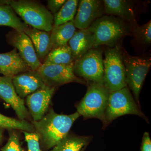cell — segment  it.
I'll list each match as a JSON object with an SVG mask.
<instances>
[{"label":"cell","mask_w":151,"mask_h":151,"mask_svg":"<svg viewBox=\"0 0 151 151\" xmlns=\"http://www.w3.org/2000/svg\"><path fill=\"white\" fill-rule=\"evenodd\" d=\"M24 33L30 38L38 57L42 63L44 59L52 48L50 32L28 26Z\"/></svg>","instance_id":"cell-18"},{"label":"cell","mask_w":151,"mask_h":151,"mask_svg":"<svg viewBox=\"0 0 151 151\" xmlns=\"http://www.w3.org/2000/svg\"><path fill=\"white\" fill-rule=\"evenodd\" d=\"M32 70L21 56L17 49L0 53V73L4 76L13 77L19 73Z\"/></svg>","instance_id":"cell-15"},{"label":"cell","mask_w":151,"mask_h":151,"mask_svg":"<svg viewBox=\"0 0 151 151\" xmlns=\"http://www.w3.org/2000/svg\"><path fill=\"white\" fill-rule=\"evenodd\" d=\"M128 114L137 115L148 122L147 118L135 102L128 86L110 92L102 122L103 127L106 128L115 119Z\"/></svg>","instance_id":"cell-4"},{"label":"cell","mask_w":151,"mask_h":151,"mask_svg":"<svg viewBox=\"0 0 151 151\" xmlns=\"http://www.w3.org/2000/svg\"><path fill=\"white\" fill-rule=\"evenodd\" d=\"M8 43L18 50L22 59L32 70H37L42 63L39 59L30 38L24 32L12 30L7 35Z\"/></svg>","instance_id":"cell-10"},{"label":"cell","mask_w":151,"mask_h":151,"mask_svg":"<svg viewBox=\"0 0 151 151\" xmlns=\"http://www.w3.org/2000/svg\"><path fill=\"white\" fill-rule=\"evenodd\" d=\"M79 2L78 0H68L53 15V26H57L73 21Z\"/></svg>","instance_id":"cell-23"},{"label":"cell","mask_w":151,"mask_h":151,"mask_svg":"<svg viewBox=\"0 0 151 151\" xmlns=\"http://www.w3.org/2000/svg\"><path fill=\"white\" fill-rule=\"evenodd\" d=\"M56 89L46 85L27 97V105L33 121H40L45 115Z\"/></svg>","instance_id":"cell-12"},{"label":"cell","mask_w":151,"mask_h":151,"mask_svg":"<svg viewBox=\"0 0 151 151\" xmlns=\"http://www.w3.org/2000/svg\"><path fill=\"white\" fill-rule=\"evenodd\" d=\"M92 139V137L68 133L50 151H80L89 144Z\"/></svg>","instance_id":"cell-22"},{"label":"cell","mask_w":151,"mask_h":151,"mask_svg":"<svg viewBox=\"0 0 151 151\" xmlns=\"http://www.w3.org/2000/svg\"><path fill=\"white\" fill-rule=\"evenodd\" d=\"M76 32L73 20L66 23L53 26L50 32V40L52 48L68 45V42Z\"/></svg>","instance_id":"cell-20"},{"label":"cell","mask_w":151,"mask_h":151,"mask_svg":"<svg viewBox=\"0 0 151 151\" xmlns=\"http://www.w3.org/2000/svg\"><path fill=\"white\" fill-rule=\"evenodd\" d=\"M104 13L118 17L129 24L137 22L135 17L134 4L126 0H104Z\"/></svg>","instance_id":"cell-16"},{"label":"cell","mask_w":151,"mask_h":151,"mask_svg":"<svg viewBox=\"0 0 151 151\" xmlns=\"http://www.w3.org/2000/svg\"><path fill=\"white\" fill-rule=\"evenodd\" d=\"M92 48L73 63L76 76L87 82L104 84L103 50Z\"/></svg>","instance_id":"cell-8"},{"label":"cell","mask_w":151,"mask_h":151,"mask_svg":"<svg viewBox=\"0 0 151 151\" xmlns=\"http://www.w3.org/2000/svg\"><path fill=\"white\" fill-rule=\"evenodd\" d=\"M74 60L68 45L52 47L45 57L42 64L73 65Z\"/></svg>","instance_id":"cell-21"},{"label":"cell","mask_w":151,"mask_h":151,"mask_svg":"<svg viewBox=\"0 0 151 151\" xmlns=\"http://www.w3.org/2000/svg\"><path fill=\"white\" fill-rule=\"evenodd\" d=\"M77 14L73 22L79 30L88 28L97 19L104 14L103 1L100 0L79 1Z\"/></svg>","instance_id":"cell-11"},{"label":"cell","mask_w":151,"mask_h":151,"mask_svg":"<svg viewBox=\"0 0 151 151\" xmlns=\"http://www.w3.org/2000/svg\"><path fill=\"white\" fill-rule=\"evenodd\" d=\"M1 151H24L22 148L18 135L15 132H10L6 144L1 149Z\"/></svg>","instance_id":"cell-27"},{"label":"cell","mask_w":151,"mask_h":151,"mask_svg":"<svg viewBox=\"0 0 151 151\" xmlns=\"http://www.w3.org/2000/svg\"><path fill=\"white\" fill-rule=\"evenodd\" d=\"M94 37L93 48L105 45L113 47L127 36L132 35L129 24L113 16H103L88 28Z\"/></svg>","instance_id":"cell-2"},{"label":"cell","mask_w":151,"mask_h":151,"mask_svg":"<svg viewBox=\"0 0 151 151\" xmlns=\"http://www.w3.org/2000/svg\"><path fill=\"white\" fill-rule=\"evenodd\" d=\"M121 51L127 86L133 92L139 105L141 89L147 74L150 69L151 57L144 55L133 56L129 54L122 45Z\"/></svg>","instance_id":"cell-6"},{"label":"cell","mask_w":151,"mask_h":151,"mask_svg":"<svg viewBox=\"0 0 151 151\" xmlns=\"http://www.w3.org/2000/svg\"><path fill=\"white\" fill-rule=\"evenodd\" d=\"M12 81L17 94L22 99L46 86L37 70L19 73L13 77Z\"/></svg>","instance_id":"cell-14"},{"label":"cell","mask_w":151,"mask_h":151,"mask_svg":"<svg viewBox=\"0 0 151 151\" xmlns=\"http://www.w3.org/2000/svg\"><path fill=\"white\" fill-rule=\"evenodd\" d=\"M87 86L86 94L76 105V112L84 120L96 118L103 122L110 92L104 84L89 82Z\"/></svg>","instance_id":"cell-5"},{"label":"cell","mask_w":151,"mask_h":151,"mask_svg":"<svg viewBox=\"0 0 151 151\" xmlns=\"http://www.w3.org/2000/svg\"><path fill=\"white\" fill-rule=\"evenodd\" d=\"M3 129H0V142L2 138L3 134Z\"/></svg>","instance_id":"cell-30"},{"label":"cell","mask_w":151,"mask_h":151,"mask_svg":"<svg viewBox=\"0 0 151 151\" xmlns=\"http://www.w3.org/2000/svg\"><path fill=\"white\" fill-rule=\"evenodd\" d=\"M0 97L10 105L20 120H24L29 116L24 100L17 94L12 78L0 76Z\"/></svg>","instance_id":"cell-13"},{"label":"cell","mask_w":151,"mask_h":151,"mask_svg":"<svg viewBox=\"0 0 151 151\" xmlns=\"http://www.w3.org/2000/svg\"><path fill=\"white\" fill-rule=\"evenodd\" d=\"M130 30L135 41L142 47H147L151 43V20L142 25L138 23L130 25Z\"/></svg>","instance_id":"cell-24"},{"label":"cell","mask_w":151,"mask_h":151,"mask_svg":"<svg viewBox=\"0 0 151 151\" xmlns=\"http://www.w3.org/2000/svg\"><path fill=\"white\" fill-rule=\"evenodd\" d=\"M66 1V0H48L47 1V9L52 14L55 15L61 9Z\"/></svg>","instance_id":"cell-28"},{"label":"cell","mask_w":151,"mask_h":151,"mask_svg":"<svg viewBox=\"0 0 151 151\" xmlns=\"http://www.w3.org/2000/svg\"><path fill=\"white\" fill-rule=\"evenodd\" d=\"M94 41V35L89 29L76 32L68 43L74 61L93 48Z\"/></svg>","instance_id":"cell-17"},{"label":"cell","mask_w":151,"mask_h":151,"mask_svg":"<svg viewBox=\"0 0 151 151\" xmlns=\"http://www.w3.org/2000/svg\"><path fill=\"white\" fill-rule=\"evenodd\" d=\"M9 27L20 32H24L28 25L22 22L12 7L4 1H0V26Z\"/></svg>","instance_id":"cell-19"},{"label":"cell","mask_w":151,"mask_h":151,"mask_svg":"<svg viewBox=\"0 0 151 151\" xmlns=\"http://www.w3.org/2000/svg\"><path fill=\"white\" fill-rule=\"evenodd\" d=\"M47 86L56 87L68 83L76 82L87 86L88 82L76 76L73 65L42 64L37 70Z\"/></svg>","instance_id":"cell-9"},{"label":"cell","mask_w":151,"mask_h":151,"mask_svg":"<svg viewBox=\"0 0 151 151\" xmlns=\"http://www.w3.org/2000/svg\"><path fill=\"white\" fill-rule=\"evenodd\" d=\"M121 47L120 44L108 47L104 51V85L110 92L127 86Z\"/></svg>","instance_id":"cell-7"},{"label":"cell","mask_w":151,"mask_h":151,"mask_svg":"<svg viewBox=\"0 0 151 151\" xmlns=\"http://www.w3.org/2000/svg\"><path fill=\"white\" fill-rule=\"evenodd\" d=\"M4 1L9 5L27 24L40 30L51 31L53 26V15L43 5L28 0Z\"/></svg>","instance_id":"cell-3"},{"label":"cell","mask_w":151,"mask_h":151,"mask_svg":"<svg viewBox=\"0 0 151 151\" xmlns=\"http://www.w3.org/2000/svg\"><path fill=\"white\" fill-rule=\"evenodd\" d=\"M141 151H151V140L148 132H145L143 135Z\"/></svg>","instance_id":"cell-29"},{"label":"cell","mask_w":151,"mask_h":151,"mask_svg":"<svg viewBox=\"0 0 151 151\" xmlns=\"http://www.w3.org/2000/svg\"><path fill=\"white\" fill-rule=\"evenodd\" d=\"M27 143L28 151H42L40 145V138L35 132H23Z\"/></svg>","instance_id":"cell-26"},{"label":"cell","mask_w":151,"mask_h":151,"mask_svg":"<svg viewBox=\"0 0 151 151\" xmlns=\"http://www.w3.org/2000/svg\"><path fill=\"white\" fill-rule=\"evenodd\" d=\"M80 115L77 112L70 115L58 114L52 108L37 122H32L40 141L47 149H50L60 142L69 133L74 122Z\"/></svg>","instance_id":"cell-1"},{"label":"cell","mask_w":151,"mask_h":151,"mask_svg":"<svg viewBox=\"0 0 151 151\" xmlns=\"http://www.w3.org/2000/svg\"><path fill=\"white\" fill-rule=\"evenodd\" d=\"M0 129L19 130L23 132L33 133L35 129L32 124L25 120H17L0 113Z\"/></svg>","instance_id":"cell-25"}]
</instances>
